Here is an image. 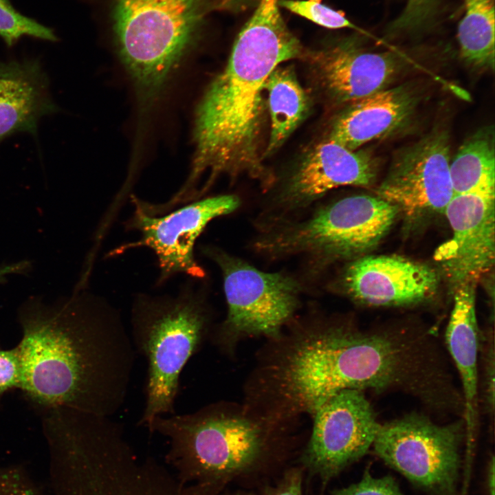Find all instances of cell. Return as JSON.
<instances>
[{
    "label": "cell",
    "instance_id": "obj_12",
    "mask_svg": "<svg viewBox=\"0 0 495 495\" xmlns=\"http://www.w3.org/2000/svg\"><path fill=\"white\" fill-rule=\"evenodd\" d=\"M450 140L435 130L400 149L377 190L407 218L443 214L454 196L450 175Z\"/></svg>",
    "mask_w": 495,
    "mask_h": 495
},
{
    "label": "cell",
    "instance_id": "obj_14",
    "mask_svg": "<svg viewBox=\"0 0 495 495\" xmlns=\"http://www.w3.org/2000/svg\"><path fill=\"white\" fill-rule=\"evenodd\" d=\"M443 214L452 236L437 248L434 259L455 289L476 283L494 264L495 187L454 195Z\"/></svg>",
    "mask_w": 495,
    "mask_h": 495
},
{
    "label": "cell",
    "instance_id": "obj_5",
    "mask_svg": "<svg viewBox=\"0 0 495 495\" xmlns=\"http://www.w3.org/2000/svg\"><path fill=\"white\" fill-rule=\"evenodd\" d=\"M131 341L147 368L145 404L139 425L174 414L180 375L211 333V314L192 283L176 295L138 294L131 308Z\"/></svg>",
    "mask_w": 495,
    "mask_h": 495
},
{
    "label": "cell",
    "instance_id": "obj_19",
    "mask_svg": "<svg viewBox=\"0 0 495 495\" xmlns=\"http://www.w3.org/2000/svg\"><path fill=\"white\" fill-rule=\"evenodd\" d=\"M476 285L455 289L454 302L446 330L447 349L461 382L465 436L470 452L478 421V353L481 338L476 313Z\"/></svg>",
    "mask_w": 495,
    "mask_h": 495
},
{
    "label": "cell",
    "instance_id": "obj_11",
    "mask_svg": "<svg viewBox=\"0 0 495 495\" xmlns=\"http://www.w3.org/2000/svg\"><path fill=\"white\" fill-rule=\"evenodd\" d=\"M312 416L302 461L324 483L368 452L381 425L364 392L357 389L337 393Z\"/></svg>",
    "mask_w": 495,
    "mask_h": 495
},
{
    "label": "cell",
    "instance_id": "obj_28",
    "mask_svg": "<svg viewBox=\"0 0 495 495\" xmlns=\"http://www.w3.org/2000/svg\"><path fill=\"white\" fill-rule=\"evenodd\" d=\"M483 349V397L485 412L493 419L494 414L495 352L493 332L481 336Z\"/></svg>",
    "mask_w": 495,
    "mask_h": 495
},
{
    "label": "cell",
    "instance_id": "obj_27",
    "mask_svg": "<svg viewBox=\"0 0 495 495\" xmlns=\"http://www.w3.org/2000/svg\"><path fill=\"white\" fill-rule=\"evenodd\" d=\"M331 495H403L390 476L374 478L367 468L361 481L333 492Z\"/></svg>",
    "mask_w": 495,
    "mask_h": 495
},
{
    "label": "cell",
    "instance_id": "obj_22",
    "mask_svg": "<svg viewBox=\"0 0 495 495\" xmlns=\"http://www.w3.org/2000/svg\"><path fill=\"white\" fill-rule=\"evenodd\" d=\"M454 195L495 187L494 130L484 126L469 136L450 162Z\"/></svg>",
    "mask_w": 495,
    "mask_h": 495
},
{
    "label": "cell",
    "instance_id": "obj_30",
    "mask_svg": "<svg viewBox=\"0 0 495 495\" xmlns=\"http://www.w3.org/2000/svg\"><path fill=\"white\" fill-rule=\"evenodd\" d=\"M269 495H303L300 472L294 470L287 472L280 483Z\"/></svg>",
    "mask_w": 495,
    "mask_h": 495
},
{
    "label": "cell",
    "instance_id": "obj_25",
    "mask_svg": "<svg viewBox=\"0 0 495 495\" xmlns=\"http://www.w3.org/2000/svg\"><path fill=\"white\" fill-rule=\"evenodd\" d=\"M322 0H279L278 4L288 11L321 27L329 29L355 28L342 11L322 3Z\"/></svg>",
    "mask_w": 495,
    "mask_h": 495
},
{
    "label": "cell",
    "instance_id": "obj_13",
    "mask_svg": "<svg viewBox=\"0 0 495 495\" xmlns=\"http://www.w3.org/2000/svg\"><path fill=\"white\" fill-rule=\"evenodd\" d=\"M133 203L135 212L127 226L139 231L141 239L122 249L140 246L151 249L157 258L159 283L179 273L193 278H203L204 270L194 256L196 240L210 221L234 212L240 204L236 196L221 195L195 201L157 216L146 212Z\"/></svg>",
    "mask_w": 495,
    "mask_h": 495
},
{
    "label": "cell",
    "instance_id": "obj_8",
    "mask_svg": "<svg viewBox=\"0 0 495 495\" xmlns=\"http://www.w3.org/2000/svg\"><path fill=\"white\" fill-rule=\"evenodd\" d=\"M399 214L395 206L377 195H351L322 206L302 221L270 232L256 248L274 256L301 254L318 265L355 258L380 243Z\"/></svg>",
    "mask_w": 495,
    "mask_h": 495
},
{
    "label": "cell",
    "instance_id": "obj_9",
    "mask_svg": "<svg viewBox=\"0 0 495 495\" xmlns=\"http://www.w3.org/2000/svg\"><path fill=\"white\" fill-rule=\"evenodd\" d=\"M203 253L221 270L228 305L226 320L211 331L212 341L226 349L238 336L278 338L298 306L297 281L259 270L216 248L205 247Z\"/></svg>",
    "mask_w": 495,
    "mask_h": 495
},
{
    "label": "cell",
    "instance_id": "obj_16",
    "mask_svg": "<svg viewBox=\"0 0 495 495\" xmlns=\"http://www.w3.org/2000/svg\"><path fill=\"white\" fill-rule=\"evenodd\" d=\"M303 59L325 91L341 103H351L388 87L402 69L396 56L369 51L353 37L306 50Z\"/></svg>",
    "mask_w": 495,
    "mask_h": 495
},
{
    "label": "cell",
    "instance_id": "obj_4",
    "mask_svg": "<svg viewBox=\"0 0 495 495\" xmlns=\"http://www.w3.org/2000/svg\"><path fill=\"white\" fill-rule=\"evenodd\" d=\"M267 363L256 390L270 402V420L312 415L342 390H365L374 367L364 331L346 324L302 329Z\"/></svg>",
    "mask_w": 495,
    "mask_h": 495
},
{
    "label": "cell",
    "instance_id": "obj_1",
    "mask_svg": "<svg viewBox=\"0 0 495 495\" xmlns=\"http://www.w3.org/2000/svg\"><path fill=\"white\" fill-rule=\"evenodd\" d=\"M20 387L48 409L113 417L126 402L135 351L119 311L80 292L47 302L30 296L18 310Z\"/></svg>",
    "mask_w": 495,
    "mask_h": 495
},
{
    "label": "cell",
    "instance_id": "obj_32",
    "mask_svg": "<svg viewBox=\"0 0 495 495\" xmlns=\"http://www.w3.org/2000/svg\"><path fill=\"white\" fill-rule=\"evenodd\" d=\"M487 486L490 495H494V457L489 463L487 471Z\"/></svg>",
    "mask_w": 495,
    "mask_h": 495
},
{
    "label": "cell",
    "instance_id": "obj_29",
    "mask_svg": "<svg viewBox=\"0 0 495 495\" xmlns=\"http://www.w3.org/2000/svg\"><path fill=\"white\" fill-rule=\"evenodd\" d=\"M21 368L16 347L0 350V394L14 387H20Z\"/></svg>",
    "mask_w": 495,
    "mask_h": 495
},
{
    "label": "cell",
    "instance_id": "obj_6",
    "mask_svg": "<svg viewBox=\"0 0 495 495\" xmlns=\"http://www.w3.org/2000/svg\"><path fill=\"white\" fill-rule=\"evenodd\" d=\"M146 428L168 439L174 474L199 495H214L226 480L252 468L267 444L263 424L221 403L157 417Z\"/></svg>",
    "mask_w": 495,
    "mask_h": 495
},
{
    "label": "cell",
    "instance_id": "obj_23",
    "mask_svg": "<svg viewBox=\"0 0 495 495\" xmlns=\"http://www.w3.org/2000/svg\"><path fill=\"white\" fill-rule=\"evenodd\" d=\"M494 23L493 0H465L457 38L461 56L468 65L478 70H494Z\"/></svg>",
    "mask_w": 495,
    "mask_h": 495
},
{
    "label": "cell",
    "instance_id": "obj_3",
    "mask_svg": "<svg viewBox=\"0 0 495 495\" xmlns=\"http://www.w3.org/2000/svg\"><path fill=\"white\" fill-rule=\"evenodd\" d=\"M53 495H198L154 459H140L112 417L69 408L46 415Z\"/></svg>",
    "mask_w": 495,
    "mask_h": 495
},
{
    "label": "cell",
    "instance_id": "obj_15",
    "mask_svg": "<svg viewBox=\"0 0 495 495\" xmlns=\"http://www.w3.org/2000/svg\"><path fill=\"white\" fill-rule=\"evenodd\" d=\"M344 292L362 305L403 307L432 297L439 277L430 266L397 255H364L344 270Z\"/></svg>",
    "mask_w": 495,
    "mask_h": 495
},
{
    "label": "cell",
    "instance_id": "obj_26",
    "mask_svg": "<svg viewBox=\"0 0 495 495\" xmlns=\"http://www.w3.org/2000/svg\"><path fill=\"white\" fill-rule=\"evenodd\" d=\"M436 0H407L401 14L388 27L390 32L417 30L434 16Z\"/></svg>",
    "mask_w": 495,
    "mask_h": 495
},
{
    "label": "cell",
    "instance_id": "obj_17",
    "mask_svg": "<svg viewBox=\"0 0 495 495\" xmlns=\"http://www.w3.org/2000/svg\"><path fill=\"white\" fill-rule=\"evenodd\" d=\"M377 171V161L371 154L350 150L328 138L300 162L274 204L284 212L302 209L333 188L371 186Z\"/></svg>",
    "mask_w": 495,
    "mask_h": 495
},
{
    "label": "cell",
    "instance_id": "obj_10",
    "mask_svg": "<svg viewBox=\"0 0 495 495\" xmlns=\"http://www.w3.org/2000/svg\"><path fill=\"white\" fill-rule=\"evenodd\" d=\"M464 437L463 421L439 425L413 412L381 424L373 446L417 486L434 495H456Z\"/></svg>",
    "mask_w": 495,
    "mask_h": 495
},
{
    "label": "cell",
    "instance_id": "obj_21",
    "mask_svg": "<svg viewBox=\"0 0 495 495\" xmlns=\"http://www.w3.org/2000/svg\"><path fill=\"white\" fill-rule=\"evenodd\" d=\"M271 131L265 155L278 150L307 116L309 100L292 67L275 68L265 83Z\"/></svg>",
    "mask_w": 495,
    "mask_h": 495
},
{
    "label": "cell",
    "instance_id": "obj_31",
    "mask_svg": "<svg viewBox=\"0 0 495 495\" xmlns=\"http://www.w3.org/2000/svg\"><path fill=\"white\" fill-rule=\"evenodd\" d=\"M32 270V263L29 260L1 263L0 285L5 283L12 275H27Z\"/></svg>",
    "mask_w": 495,
    "mask_h": 495
},
{
    "label": "cell",
    "instance_id": "obj_7",
    "mask_svg": "<svg viewBox=\"0 0 495 495\" xmlns=\"http://www.w3.org/2000/svg\"><path fill=\"white\" fill-rule=\"evenodd\" d=\"M210 6L209 0H114L118 49L144 101L159 93Z\"/></svg>",
    "mask_w": 495,
    "mask_h": 495
},
{
    "label": "cell",
    "instance_id": "obj_24",
    "mask_svg": "<svg viewBox=\"0 0 495 495\" xmlns=\"http://www.w3.org/2000/svg\"><path fill=\"white\" fill-rule=\"evenodd\" d=\"M23 36L56 41L53 31L17 12L9 0H0V36L12 45Z\"/></svg>",
    "mask_w": 495,
    "mask_h": 495
},
{
    "label": "cell",
    "instance_id": "obj_20",
    "mask_svg": "<svg viewBox=\"0 0 495 495\" xmlns=\"http://www.w3.org/2000/svg\"><path fill=\"white\" fill-rule=\"evenodd\" d=\"M54 109L36 63L0 64V138L16 131L34 132L39 118Z\"/></svg>",
    "mask_w": 495,
    "mask_h": 495
},
{
    "label": "cell",
    "instance_id": "obj_18",
    "mask_svg": "<svg viewBox=\"0 0 495 495\" xmlns=\"http://www.w3.org/2000/svg\"><path fill=\"white\" fill-rule=\"evenodd\" d=\"M421 100L412 83L387 87L350 103L333 123L329 139L355 151L405 126Z\"/></svg>",
    "mask_w": 495,
    "mask_h": 495
},
{
    "label": "cell",
    "instance_id": "obj_2",
    "mask_svg": "<svg viewBox=\"0 0 495 495\" xmlns=\"http://www.w3.org/2000/svg\"><path fill=\"white\" fill-rule=\"evenodd\" d=\"M304 53L297 40L239 34L226 67L197 109L192 168L182 193L190 195L206 173V188L222 174H247L265 188L272 184L260 155L265 83L281 63L302 58Z\"/></svg>",
    "mask_w": 495,
    "mask_h": 495
}]
</instances>
